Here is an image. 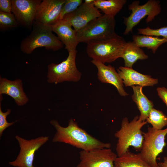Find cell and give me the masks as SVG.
<instances>
[{
	"instance_id": "6da1fadb",
	"label": "cell",
	"mask_w": 167,
	"mask_h": 167,
	"mask_svg": "<svg viewBox=\"0 0 167 167\" xmlns=\"http://www.w3.org/2000/svg\"><path fill=\"white\" fill-rule=\"evenodd\" d=\"M50 123L56 131L52 139L53 142L68 144L85 151L111 147L110 143L103 142L89 134L72 118L69 120L66 127L61 126L55 120H51Z\"/></svg>"
},
{
	"instance_id": "7a4b0ae2",
	"label": "cell",
	"mask_w": 167,
	"mask_h": 167,
	"mask_svg": "<svg viewBox=\"0 0 167 167\" xmlns=\"http://www.w3.org/2000/svg\"><path fill=\"white\" fill-rule=\"evenodd\" d=\"M147 123L142 121L138 115L130 122L127 117L123 118L120 129L114 134L118 139L116 150L118 157L125 153L130 147L140 151L143 139L141 129Z\"/></svg>"
},
{
	"instance_id": "3957f363",
	"label": "cell",
	"mask_w": 167,
	"mask_h": 167,
	"mask_svg": "<svg viewBox=\"0 0 167 167\" xmlns=\"http://www.w3.org/2000/svg\"><path fill=\"white\" fill-rule=\"evenodd\" d=\"M32 28L31 33L21 43L20 50L24 53L30 54L41 47L54 51L63 47V44L53 33L51 26L34 21Z\"/></svg>"
},
{
	"instance_id": "277c9868",
	"label": "cell",
	"mask_w": 167,
	"mask_h": 167,
	"mask_svg": "<svg viewBox=\"0 0 167 167\" xmlns=\"http://www.w3.org/2000/svg\"><path fill=\"white\" fill-rule=\"evenodd\" d=\"M126 43L123 37L118 35L93 40L87 43L86 53L93 60L104 64L110 63L121 58Z\"/></svg>"
},
{
	"instance_id": "5b68a950",
	"label": "cell",
	"mask_w": 167,
	"mask_h": 167,
	"mask_svg": "<svg viewBox=\"0 0 167 167\" xmlns=\"http://www.w3.org/2000/svg\"><path fill=\"white\" fill-rule=\"evenodd\" d=\"M115 26L114 17L102 15L77 32L78 40L79 43L87 44L92 41L116 36L118 35L115 32Z\"/></svg>"
},
{
	"instance_id": "8992f818",
	"label": "cell",
	"mask_w": 167,
	"mask_h": 167,
	"mask_svg": "<svg viewBox=\"0 0 167 167\" xmlns=\"http://www.w3.org/2000/svg\"><path fill=\"white\" fill-rule=\"evenodd\" d=\"M167 134V128L158 130L148 127L147 132H143V139L139 153L142 159L152 167H159L156 158L166 145Z\"/></svg>"
},
{
	"instance_id": "52a82bcc",
	"label": "cell",
	"mask_w": 167,
	"mask_h": 167,
	"mask_svg": "<svg viewBox=\"0 0 167 167\" xmlns=\"http://www.w3.org/2000/svg\"><path fill=\"white\" fill-rule=\"evenodd\" d=\"M66 59L58 64L51 63L48 66L47 82L56 84L64 81L77 82L81 78L75 62L76 50L68 52Z\"/></svg>"
},
{
	"instance_id": "ba28073f",
	"label": "cell",
	"mask_w": 167,
	"mask_h": 167,
	"mask_svg": "<svg viewBox=\"0 0 167 167\" xmlns=\"http://www.w3.org/2000/svg\"><path fill=\"white\" fill-rule=\"evenodd\" d=\"M139 1H135L128 6V9L131 11L129 16L124 18L126 28L123 32L125 35L132 32L133 28L141 20L146 16V22L152 21L156 16L161 11L160 1L157 0H149L144 4L140 5Z\"/></svg>"
},
{
	"instance_id": "9c48e42d",
	"label": "cell",
	"mask_w": 167,
	"mask_h": 167,
	"mask_svg": "<svg viewBox=\"0 0 167 167\" xmlns=\"http://www.w3.org/2000/svg\"><path fill=\"white\" fill-rule=\"evenodd\" d=\"M20 148L19 153L16 159L9 164L17 167H34L33 162L35 153L49 140V136H42L28 140L18 135L15 136Z\"/></svg>"
},
{
	"instance_id": "30bf717a",
	"label": "cell",
	"mask_w": 167,
	"mask_h": 167,
	"mask_svg": "<svg viewBox=\"0 0 167 167\" xmlns=\"http://www.w3.org/2000/svg\"><path fill=\"white\" fill-rule=\"evenodd\" d=\"M79 154L80 161L77 167H114L118 157L110 148L81 150Z\"/></svg>"
},
{
	"instance_id": "8fae6325",
	"label": "cell",
	"mask_w": 167,
	"mask_h": 167,
	"mask_svg": "<svg viewBox=\"0 0 167 167\" xmlns=\"http://www.w3.org/2000/svg\"><path fill=\"white\" fill-rule=\"evenodd\" d=\"M102 15L93 3H83L75 11L66 15L62 20L69 23L77 32Z\"/></svg>"
},
{
	"instance_id": "7c38bea8",
	"label": "cell",
	"mask_w": 167,
	"mask_h": 167,
	"mask_svg": "<svg viewBox=\"0 0 167 167\" xmlns=\"http://www.w3.org/2000/svg\"><path fill=\"white\" fill-rule=\"evenodd\" d=\"M12 12L19 24L28 29L32 27L41 0H11Z\"/></svg>"
},
{
	"instance_id": "4fadbf2b",
	"label": "cell",
	"mask_w": 167,
	"mask_h": 167,
	"mask_svg": "<svg viewBox=\"0 0 167 167\" xmlns=\"http://www.w3.org/2000/svg\"><path fill=\"white\" fill-rule=\"evenodd\" d=\"M65 0H43L37 9L34 21L52 26L59 20Z\"/></svg>"
},
{
	"instance_id": "5bb4252c",
	"label": "cell",
	"mask_w": 167,
	"mask_h": 167,
	"mask_svg": "<svg viewBox=\"0 0 167 167\" xmlns=\"http://www.w3.org/2000/svg\"><path fill=\"white\" fill-rule=\"evenodd\" d=\"M91 62L97 68V77L100 82L113 85L121 96L128 95L123 88L122 79L114 67L110 65H106L104 63L93 60Z\"/></svg>"
},
{
	"instance_id": "9a60e30c",
	"label": "cell",
	"mask_w": 167,
	"mask_h": 167,
	"mask_svg": "<svg viewBox=\"0 0 167 167\" xmlns=\"http://www.w3.org/2000/svg\"><path fill=\"white\" fill-rule=\"evenodd\" d=\"M117 71L126 87L135 85L143 87L153 86L158 83L157 79L153 78L150 75L143 74L132 68L121 66Z\"/></svg>"
},
{
	"instance_id": "2e32d148",
	"label": "cell",
	"mask_w": 167,
	"mask_h": 167,
	"mask_svg": "<svg viewBox=\"0 0 167 167\" xmlns=\"http://www.w3.org/2000/svg\"><path fill=\"white\" fill-rule=\"evenodd\" d=\"M51 27L53 31L57 34L68 52L76 50V47L79 43L77 32L69 23L63 20H58Z\"/></svg>"
},
{
	"instance_id": "e0dca14e",
	"label": "cell",
	"mask_w": 167,
	"mask_h": 167,
	"mask_svg": "<svg viewBox=\"0 0 167 167\" xmlns=\"http://www.w3.org/2000/svg\"><path fill=\"white\" fill-rule=\"evenodd\" d=\"M22 84V81L20 79L11 81L1 77L0 94H7L12 97L18 105H23L29 99L24 91Z\"/></svg>"
},
{
	"instance_id": "ac0fdd59",
	"label": "cell",
	"mask_w": 167,
	"mask_h": 167,
	"mask_svg": "<svg viewBox=\"0 0 167 167\" xmlns=\"http://www.w3.org/2000/svg\"><path fill=\"white\" fill-rule=\"evenodd\" d=\"M131 87L133 92L131 96L132 100L136 104L140 112L139 118L142 121H146L150 111L153 108V103L143 94V87L135 85Z\"/></svg>"
},
{
	"instance_id": "d6986e66",
	"label": "cell",
	"mask_w": 167,
	"mask_h": 167,
	"mask_svg": "<svg viewBox=\"0 0 167 167\" xmlns=\"http://www.w3.org/2000/svg\"><path fill=\"white\" fill-rule=\"evenodd\" d=\"M121 58L124 60L125 67L132 68L133 65L138 60H146L148 56L132 41L127 42Z\"/></svg>"
},
{
	"instance_id": "ffe728a7",
	"label": "cell",
	"mask_w": 167,
	"mask_h": 167,
	"mask_svg": "<svg viewBox=\"0 0 167 167\" xmlns=\"http://www.w3.org/2000/svg\"><path fill=\"white\" fill-rule=\"evenodd\" d=\"M114 167H152L141 158L139 153H135L128 150L114 162Z\"/></svg>"
},
{
	"instance_id": "44dd1931",
	"label": "cell",
	"mask_w": 167,
	"mask_h": 167,
	"mask_svg": "<svg viewBox=\"0 0 167 167\" xmlns=\"http://www.w3.org/2000/svg\"><path fill=\"white\" fill-rule=\"evenodd\" d=\"M132 40L139 47H146L148 49H151L154 54L161 45L167 42V39L165 38L145 35H134Z\"/></svg>"
},
{
	"instance_id": "7402d4cb",
	"label": "cell",
	"mask_w": 167,
	"mask_h": 167,
	"mask_svg": "<svg viewBox=\"0 0 167 167\" xmlns=\"http://www.w3.org/2000/svg\"><path fill=\"white\" fill-rule=\"evenodd\" d=\"M126 2V0H95L94 5L104 15L114 17Z\"/></svg>"
},
{
	"instance_id": "603a6c76",
	"label": "cell",
	"mask_w": 167,
	"mask_h": 167,
	"mask_svg": "<svg viewBox=\"0 0 167 167\" xmlns=\"http://www.w3.org/2000/svg\"><path fill=\"white\" fill-rule=\"evenodd\" d=\"M146 121L156 130H162L167 125V117L161 111L154 108L150 111Z\"/></svg>"
},
{
	"instance_id": "cb8c5ba5",
	"label": "cell",
	"mask_w": 167,
	"mask_h": 167,
	"mask_svg": "<svg viewBox=\"0 0 167 167\" xmlns=\"http://www.w3.org/2000/svg\"><path fill=\"white\" fill-rule=\"evenodd\" d=\"M19 25V24L13 13L0 11V29L1 31L16 28Z\"/></svg>"
},
{
	"instance_id": "d4e9b609",
	"label": "cell",
	"mask_w": 167,
	"mask_h": 167,
	"mask_svg": "<svg viewBox=\"0 0 167 167\" xmlns=\"http://www.w3.org/2000/svg\"><path fill=\"white\" fill-rule=\"evenodd\" d=\"M83 3L82 0H65L61 9L59 20H62L66 15L75 11Z\"/></svg>"
},
{
	"instance_id": "484cf974",
	"label": "cell",
	"mask_w": 167,
	"mask_h": 167,
	"mask_svg": "<svg viewBox=\"0 0 167 167\" xmlns=\"http://www.w3.org/2000/svg\"><path fill=\"white\" fill-rule=\"evenodd\" d=\"M138 34L142 35L157 37L161 36L167 39V26L156 29L147 27L146 28L138 29Z\"/></svg>"
},
{
	"instance_id": "4316f807",
	"label": "cell",
	"mask_w": 167,
	"mask_h": 167,
	"mask_svg": "<svg viewBox=\"0 0 167 167\" xmlns=\"http://www.w3.org/2000/svg\"><path fill=\"white\" fill-rule=\"evenodd\" d=\"M11 112V109H8L5 112H3L1 109V103L0 106V136H1L3 131L7 127L12 125L15 122H8L6 120V117Z\"/></svg>"
},
{
	"instance_id": "83f0119b",
	"label": "cell",
	"mask_w": 167,
	"mask_h": 167,
	"mask_svg": "<svg viewBox=\"0 0 167 167\" xmlns=\"http://www.w3.org/2000/svg\"><path fill=\"white\" fill-rule=\"evenodd\" d=\"M12 4L11 0H0V11L11 13Z\"/></svg>"
},
{
	"instance_id": "f1b7e54d",
	"label": "cell",
	"mask_w": 167,
	"mask_h": 167,
	"mask_svg": "<svg viewBox=\"0 0 167 167\" xmlns=\"http://www.w3.org/2000/svg\"><path fill=\"white\" fill-rule=\"evenodd\" d=\"M156 90L158 96L167 106V88L164 87H158Z\"/></svg>"
},
{
	"instance_id": "f546056e",
	"label": "cell",
	"mask_w": 167,
	"mask_h": 167,
	"mask_svg": "<svg viewBox=\"0 0 167 167\" xmlns=\"http://www.w3.org/2000/svg\"><path fill=\"white\" fill-rule=\"evenodd\" d=\"M163 160V162H159L158 163L159 167H167V157H164Z\"/></svg>"
},
{
	"instance_id": "4dcf8cb0",
	"label": "cell",
	"mask_w": 167,
	"mask_h": 167,
	"mask_svg": "<svg viewBox=\"0 0 167 167\" xmlns=\"http://www.w3.org/2000/svg\"><path fill=\"white\" fill-rule=\"evenodd\" d=\"M95 0H85L84 2L87 3H94Z\"/></svg>"
}]
</instances>
